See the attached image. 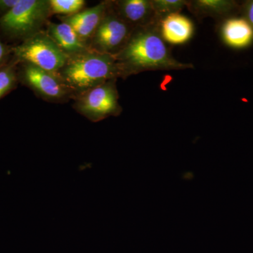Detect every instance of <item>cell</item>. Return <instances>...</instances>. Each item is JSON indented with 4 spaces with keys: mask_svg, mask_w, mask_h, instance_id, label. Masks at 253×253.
<instances>
[{
    "mask_svg": "<svg viewBox=\"0 0 253 253\" xmlns=\"http://www.w3.org/2000/svg\"><path fill=\"white\" fill-rule=\"evenodd\" d=\"M160 23L134 28L122 51L114 56L120 78L146 71L193 69L194 65L177 61L163 40Z\"/></svg>",
    "mask_w": 253,
    "mask_h": 253,
    "instance_id": "cell-1",
    "label": "cell"
},
{
    "mask_svg": "<svg viewBox=\"0 0 253 253\" xmlns=\"http://www.w3.org/2000/svg\"><path fill=\"white\" fill-rule=\"evenodd\" d=\"M57 73L74 92L75 98L106 82L120 78L114 56L91 49L69 56Z\"/></svg>",
    "mask_w": 253,
    "mask_h": 253,
    "instance_id": "cell-2",
    "label": "cell"
},
{
    "mask_svg": "<svg viewBox=\"0 0 253 253\" xmlns=\"http://www.w3.org/2000/svg\"><path fill=\"white\" fill-rule=\"evenodd\" d=\"M51 15L49 0H19L0 18V37L8 44H20L44 31Z\"/></svg>",
    "mask_w": 253,
    "mask_h": 253,
    "instance_id": "cell-3",
    "label": "cell"
},
{
    "mask_svg": "<svg viewBox=\"0 0 253 253\" xmlns=\"http://www.w3.org/2000/svg\"><path fill=\"white\" fill-rule=\"evenodd\" d=\"M18 77L19 83L47 102L63 104L75 99L74 92L58 73L46 71L32 63H19Z\"/></svg>",
    "mask_w": 253,
    "mask_h": 253,
    "instance_id": "cell-4",
    "label": "cell"
},
{
    "mask_svg": "<svg viewBox=\"0 0 253 253\" xmlns=\"http://www.w3.org/2000/svg\"><path fill=\"white\" fill-rule=\"evenodd\" d=\"M116 82L117 79L111 80L78 95L73 99V109L92 123L119 116L123 108Z\"/></svg>",
    "mask_w": 253,
    "mask_h": 253,
    "instance_id": "cell-5",
    "label": "cell"
},
{
    "mask_svg": "<svg viewBox=\"0 0 253 253\" xmlns=\"http://www.w3.org/2000/svg\"><path fill=\"white\" fill-rule=\"evenodd\" d=\"M68 58L44 30L13 45L12 59L16 62L32 63L53 72L61 69Z\"/></svg>",
    "mask_w": 253,
    "mask_h": 253,
    "instance_id": "cell-6",
    "label": "cell"
},
{
    "mask_svg": "<svg viewBox=\"0 0 253 253\" xmlns=\"http://www.w3.org/2000/svg\"><path fill=\"white\" fill-rule=\"evenodd\" d=\"M134 29L115 12L110 0L107 11L91 38L89 49L116 56L126 45Z\"/></svg>",
    "mask_w": 253,
    "mask_h": 253,
    "instance_id": "cell-7",
    "label": "cell"
},
{
    "mask_svg": "<svg viewBox=\"0 0 253 253\" xmlns=\"http://www.w3.org/2000/svg\"><path fill=\"white\" fill-rule=\"evenodd\" d=\"M108 7L109 0L101 1L96 6L82 10L72 16H57V18L61 22L69 25L89 48L91 38L104 17Z\"/></svg>",
    "mask_w": 253,
    "mask_h": 253,
    "instance_id": "cell-8",
    "label": "cell"
},
{
    "mask_svg": "<svg viewBox=\"0 0 253 253\" xmlns=\"http://www.w3.org/2000/svg\"><path fill=\"white\" fill-rule=\"evenodd\" d=\"M111 4L115 12L132 28L144 27L158 21L151 0H111Z\"/></svg>",
    "mask_w": 253,
    "mask_h": 253,
    "instance_id": "cell-9",
    "label": "cell"
},
{
    "mask_svg": "<svg viewBox=\"0 0 253 253\" xmlns=\"http://www.w3.org/2000/svg\"><path fill=\"white\" fill-rule=\"evenodd\" d=\"M240 6L231 0H192L188 1L186 8L199 19L211 17L224 21L239 14Z\"/></svg>",
    "mask_w": 253,
    "mask_h": 253,
    "instance_id": "cell-10",
    "label": "cell"
},
{
    "mask_svg": "<svg viewBox=\"0 0 253 253\" xmlns=\"http://www.w3.org/2000/svg\"><path fill=\"white\" fill-rule=\"evenodd\" d=\"M220 36L224 44L229 47L245 49L253 42V29L242 16H233L223 21Z\"/></svg>",
    "mask_w": 253,
    "mask_h": 253,
    "instance_id": "cell-11",
    "label": "cell"
},
{
    "mask_svg": "<svg viewBox=\"0 0 253 253\" xmlns=\"http://www.w3.org/2000/svg\"><path fill=\"white\" fill-rule=\"evenodd\" d=\"M160 30L166 42L179 45L185 44L192 38L194 25L190 18L178 13L163 18L160 23Z\"/></svg>",
    "mask_w": 253,
    "mask_h": 253,
    "instance_id": "cell-12",
    "label": "cell"
},
{
    "mask_svg": "<svg viewBox=\"0 0 253 253\" xmlns=\"http://www.w3.org/2000/svg\"><path fill=\"white\" fill-rule=\"evenodd\" d=\"M44 31L68 57L85 52L89 46L81 41L69 25L49 21Z\"/></svg>",
    "mask_w": 253,
    "mask_h": 253,
    "instance_id": "cell-13",
    "label": "cell"
},
{
    "mask_svg": "<svg viewBox=\"0 0 253 253\" xmlns=\"http://www.w3.org/2000/svg\"><path fill=\"white\" fill-rule=\"evenodd\" d=\"M18 64L11 59L9 63L0 68V100L16 89L19 84Z\"/></svg>",
    "mask_w": 253,
    "mask_h": 253,
    "instance_id": "cell-14",
    "label": "cell"
},
{
    "mask_svg": "<svg viewBox=\"0 0 253 253\" xmlns=\"http://www.w3.org/2000/svg\"><path fill=\"white\" fill-rule=\"evenodd\" d=\"M187 3L186 0H151L156 19L160 22L169 15L180 13Z\"/></svg>",
    "mask_w": 253,
    "mask_h": 253,
    "instance_id": "cell-15",
    "label": "cell"
},
{
    "mask_svg": "<svg viewBox=\"0 0 253 253\" xmlns=\"http://www.w3.org/2000/svg\"><path fill=\"white\" fill-rule=\"evenodd\" d=\"M51 14L69 16L83 10L86 4L84 0H49Z\"/></svg>",
    "mask_w": 253,
    "mask_h": 253,
    "instance_id": "cell-16",
    "label": "cell"
},
{
    "mask_svg": "<svg viewBox=\"0 0 253 253\" xmlns=\"http://www.w3.org/2000/svg\"><path fill=\"white\" fill-rule=\"evenodd\" d=\"M13 56V45L8 44L0 37V68L9 62Z\"/></svg>",
    "mask_w": 253,
    "mask_h": 253,
    "instance_id": "cell-17",
    "label": "cell"
},
{
    "mask_svg": "<svg viewBox=\"0 0 253 253\" xmlns=\"http://www.w3.org/2000/svg\"><path fill=\"white\" fill-rule=\"evenodd\" d=\"M240 14L249 23L253 29V0H249L241 4Z\"/></svg>",
    "mask_w": 253,
    "mask_h": 253,
    "instance_id": "cell-18",
    "label": "cell"
},
{
    "mask_svg": "<svg viewBox=\"0 0 253 253\" xmlns=\"http://www.w3.org/2000/svg\"><path fill=\"white\" fill-rule=\"evenodd\" d=\"M19 0H0V18L9 14Z\"/></svg>",
    "mask_w": 253,
    "mask_h": 253,
    "instance_id": "cell-19",
    "label": "cell"
}]
</instances>
